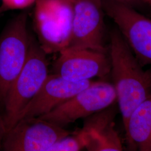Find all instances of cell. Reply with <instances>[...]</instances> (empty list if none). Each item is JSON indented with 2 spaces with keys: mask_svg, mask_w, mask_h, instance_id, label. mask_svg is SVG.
Returning a JSON list of instances; mask_svg holds the SVG:
<instances>
[{
  "mask_svg": "<svg viewBox=\"0 0 151 151\" xmlns=\"http://www.w3.org/2000/svg\"><path fill=\"white\" fill-rule=\"evenodd\" d=\"M109 37L110 74L124 126L135 108L151 94V70L143 68L116 27Z\"/></svg>",
  "mask_w": 151,
  "mask_h": 151,
  "instance_id": "cell-1",
  "label": "cell"
},
{
  "mask_svg": "<svg viewBox=\"0 0 151 151\" xmlns=\"http://www.w3.org/2000/svg\"><path fill=\"white\" fill-rule=\"evenodd\" d=\"M47 55L31 36L26 63L12 83L4 102L7 133L16 125L22 110L38 93L49 75Z\"/></svg>",
  "mask_w": 151,
  "mask_h": 151,
  "instance_id": "cell-2",
  "label": "cell"
},
{
  "mask_svg": "<svg viewBox=\"0 0 151 151\" xmlns=\"http://www.w3.org/2000/svg\"><path fill=\"white\" fill-rule=\"evenodd\" d=\"M75 0H37L34 26L46 54L60 53L70 43Z\"/></svg>",
  "mask_w": 151,
  "mask_h": 151,
  "instance_id": "cell-3",
  "label": "cell"
},
{
  "mask_svg": "<svg viewBox=\"0 0 151 151\" xmlns=\"http://www.w3.org/2000/svg\"><path fill=\"white\" fill-rule=\"evenodd\" d=\"M24 12L12 19L0 34V101L4 104L12 83L27 62L31 35Z\"/></svg>",
  "mask_w": 151,
  "mask_h": 151,
  "instance_id": "cell-4",
  "label": "cell"
},
{
  "mask_svg": "<svg viewBox=\"0 0 151 151\" xmlns=\"http://www.w3.org/2000/svg\"><path fill=\"white\" fill-rule=\"evenodd\" d=\"M116 101L113 83L104 81H93L65 103L38 118L63 127L78 119L100 112L113 105Z\"/></svg>",
  "mask_w": 151,
  "mask_h": 151,
  "instance_id": "cell-5",
  "label": "cell"
},
{
  "mask_svg": "<svg viewBox=\"0 0 151 151\" xmlns=\"http://www.w3.org/2000/svg\"><path fill=\"white\" fill-rule=\"evenodd\" d=\"M105 13L116 28L141 65H151V20L134 8L102 0Z\"/></svg>",
  "mask_w": 151,
  "mask_h": 151,
  "instance_id": "cell-6",
  "label": "cell"
},
{
  "mask_svg": "<svg viewBox=\"0 0 151 151\" xmlns=\"http://www.w3.org/2000/svg\"><path fill=\"white\" fill-rule=\"evenodd\" d=\"M105 14L102 0H75L72 35L67 48L87 49L106 53Z\"/></svg>",
  "mask_w": 151,
  "mask_h": 151,
  "instance_id": "cell-7",
  "label": "cell"
},
{
  "mask_svg": "<svg viewBox=\"0 0 151 151\" xmlns=\"http://www.w3.org/2000/svg\"><path fill=\"white\" fill-rule=\"evenodd\" d=\"M6 134L5 151H46L70 133L63 127L32 118L19 121Z\"/></svg>",
  "mask_w": 151,
  "mask_h": 151,
  "instance_id": "cell-8",
  "label": "cell"
},
{
  "mask_svg": "<svg viewBox=\"0 0 151 151\" xmlns=\"http://www.w3.org/2000/svg\"><path fill=\"white\" fill-rule=\"evenodd\" d=\"M54 74L72 82L105 77L110 73L106 53L87 49H65L53 65Z\"/></svg>",
  "mask_w": 151,
  "mask_h": 151,
  "instance_id": "cell-9",
  "label": "cell"
},
{
  "mask_svg": "<svg viewBox=\"0 0 151 151\" xmlns=\"http://www.w3.org/2000/svg\"><path fill=\"white\" fill-rule=\"evenodd\" d=\"M93 81L72 82L54 73L49 75L36 95L22 110L17 122L48 113L88 86Z\"/></svg>",
  "mask_w": 151,
  "mask_h": 151,
  "instance_id": "cell-10",
  "label": "cell"
},
{
  "mask_svg": "<svg viewBox=\"0 0 151 151\" xmlns=\"http://www.w3.org/2000/svg\"><path fill=\"white\" fill-rule=\"evenodd\" d=\"M113 105L95 114L86 124L88 137L85 149L87 151H123L120 138L114 127Z\"/></svg>",
  "mask_w": 151,
  "mask_h": 151,
  "instance_id": "cell-11",
  "label": "cell"
},
{
  "mask_svg": "<svg viewBox=\"0 0 151 151\" xmlns=\"http://www.w3.org/2000/svg\"><path fill=\"white\" fill-rule=\"evenodd\" d=\"M124 127L130 146L137 151H151V94L135 108Z\"/></svg>",
  "mask_w": 151,
  "mask_h": 151,
  "instance_id": "cell-12",
  "label": "cell"
},
{
  "mask_svg": "<svg viewBox=\"0 0 151 151\" xmlns=\"http://www.w3.org/2000/svg\"><path fill=\"white\" fill-rule=\"evenodd\" d=\"M88 128L85 124L82 129L56 142L46 151H81L86 145Z\"/></svg>",
  "mask_w": 151,
  "mask_h": 151,
  "instance_id": "cell-13",
  "label": "cell"
},
{
  "mask_svg": "<svg viewBox=\"0 0 151 151\" xmlns=\"http://www.w3.org/2000/svg\"><path fill=\"white\" fill-rule=\"evenodd\" d=\"M37 0H2L0 12L10 10L24 9L32 5Z\"/></svg>",
  "mask_w": 151,
  "mask_h": 151,
  "instance_id": "cell-14",
  "label": "cell"
},
{
  "mask_svg": "<svg viewBox=\"0 0 151 151\" xmlns=\"http://www.w3.org/2000/svg\"><path fill=\"white\" fill-rule=\"evenodd\" d=\"M108 1L123 4L125 5L129 6L133 8H135V7L139 6L144 2V0H108Z\"/></svg>",
  "mask_w": 151,
  "mask_h": 151,
  "instance_id": "cell-15",
  "label": "cell"
},
{
  "mask_svg": "<svg viewBox=\"0 0 151 151\" xmlns=\"http://www.w3.org/2000/svg\"><path fill=\"white\" fill-rule=\"evenodd\" d=\"M6 133H7V131L6 129L4 120L0 118V147H1V144L3 139V137H4V135L6 134Z\"/></svg>",
  "mask_w": 151,
  "mask_h": 151,
  "instance_id": "cell-16",
  "label": "cell"
},
{
  "mask_svg": "<svg viewBox=\"0 0 151 151\" xmlns=\"http://www.w3.org/2000/svg\"><path fill=\"white\" fill-rule=\"evenodd\" d=\"M146 1L147 2V3L149 5L150 7H151V0H146Z\"/></svg>",
  "mask_w": 151,
  "mask_h": 151,
  "instance_id": "cell-17",
  "label": "cell"
}]
</instances>
